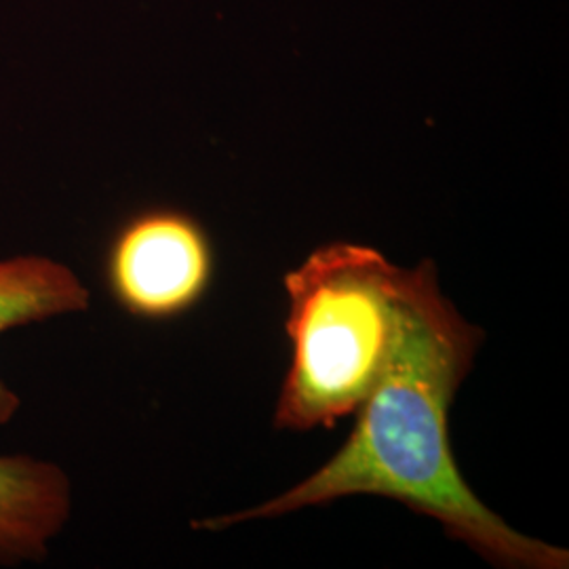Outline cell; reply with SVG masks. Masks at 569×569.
<instances>
[{
	"label": "cell",
	"instance_id": "cell-5",
	"mask_svg": "<svg viewBox=\"0 0 569 569\" xmlns=\"http://www.w3.org/2000/svg\"><path fill=\"white\" fill-rule=\"evenodd\" d=\"M91 308V291L72 266L53 256L21 253L0 260V336ZM18 390L0 378V428L21 411Z\"/></svg>",
	"mask_w": 569,
	"mask_h": 569
},
{
	"label": "cell",
	"instance_id": "cell-3",
	"mask_svg": "<svg viewBox=\"0 0 569 569\" xmlns=\"http://www.w3.org/2000/svg\"><path fill=\"white\" fill-rule=\"evenodd\" d=\"M103 272L112 300L127 315L171 321L203 302L216 274V251L190 213L148 207L119 226Z\"/></svg>",
	"mask_w": 569,
	"mask_h": 569
},
{
	"label": "cell",
	"instance_id": "cell-2",
	"mask_svg": "<svg viewBox=\"0 0 569 569\" xmlns=\"http://www.w3.org/2000/svg\"><path fill=\"white\" fill-rule=\"evenodd\" d=\"M403 270L373 247L338 241L284 274L291 361L274 428H333L357 413L395 342Z\"/></svg>",
	"mask_w": 569,
	"mask_h": 569
},
{
	"label": "cell",
	"instance_id": "cell-1",
	"mask_svg": "<svg viewBox=\"0 0 569 569\" xmlns=\"http://www.w3.org/2000/svg\"><path fill=\"white\" fill-rule=\"evenodd\" d=\"M481 342L483 331L470 326L441 293L430 260L403 270L399 323L387 366L357 409V425L345 446L277 498L256 509L204 519L197 528H234L350 496H378L439 521L451 538L493 566L568 568V550L510 528L481 502L456 465L449 411Z\"/></svg>",
	"mask_w": 569,
	"mask_h": 569
},
{
	"label": "cell",
	"instance_id": "cell-4",
	"mask_svg": "<svg viewBox=\"0 0 569 569\" xmlns=\"http://www.w3.org/2000/svg\"><path fill=\"white\" fill-rule=\"evenodd\" d=\"M72 510V479L58 462L0 453V568L42 563Z\"/></svg>",
	"mask_w": 569,
	"mask_h": 569
}]
</instances>
